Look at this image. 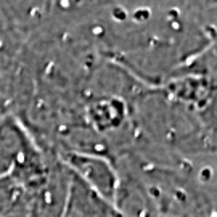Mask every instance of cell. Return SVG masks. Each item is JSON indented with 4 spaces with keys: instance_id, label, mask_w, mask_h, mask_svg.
Masks as SVG:
<instances>
[{
    "instance_id": "2",
    "label": "cell",
    "mask_w": 217,
    "mask_h": 217,
    "mask_svg": "<svg viewBox=\"0 0 217 217\" xmlns=\"http://www.w3.org/2000/svg\"><path fill=\"white\" fill-rule=\"evenodd\" d=\"M60 159L66 164L71 174L92 188L100 198L113 204L119 182V174L116 164L105 156L97 155H79V153H64Z\"/></svg>"
},
{
    "instance_id": "3",
    "label": "cell",
    "mask_w": 217,
    "mask_h": 217,
    "mask_svg": "<svg viewBox=\"0 0 217 217\" xmlns=\"http://www.w3.org/2000/svg\"><path fill=\"white\" fill-rule=\"evenodd\" d=\"M61 217H116L113 206L71 174L69 195Z\"/></svg>"
},
{
    "instance_id": "4",
    "label": "cell",
    "mask_w": 217,
    "mask_h": 217,
    "mask_svg": "<svg viewBox=\"0 0 217 217\" xmlns=\"http://www.w3.org/2000/svg\"><path fill=\"white\" fill-rule=\"evenodd\" d=\"M11 113H15V111L11 110V103H10V100L5 97V95L0 93V119H3L5 116L11 114Z\"/></svg>"
},
{
    "instance_id": "1",
    "label": "cell",
    "mask_w": 217,
    "mask_h": 217,
    "mask_svg": "<svg viewBox=\"0 0 217 217\" xmlns=\"http://www.w3.org/2000/svg\"><path fill=\"white\" fill-rule=\"evenodd\" d=\"M44 150L34 142L15 113L0 119V177L39 159Z\"/></svg>"
}]
</instances>
